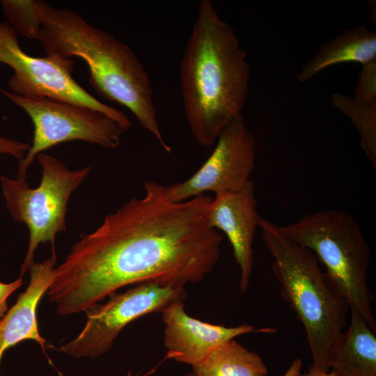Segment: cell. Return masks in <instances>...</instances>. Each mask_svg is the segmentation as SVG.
I'll return each instance as SVG.
<instances>
[{
    "mask_svg": "<svg viewBox=\"0 0 376 376\" xmlns=\"http://www.w3.org/2000/svg\"><path fill=\"white\" fill-rule=\"evenodd\" d=\"M144 189L82 235L55 267L47 295L58 314L86 312L126 285L185 286L212 271L224 240L210 224L213 198L174 202L167 186L152 180Z\"/></svg>",
    "mask_w": 376,
    "mask_h": 376,
    "instance_id": "1",
    "label": "cell"
},
{
    "mask_svg": "<svg viewBox=\"0 0 376 376\" xmlns=\"http://www.w3.org/2000/svg\"><path fill=\"white\" fill-rule=\"evenodd\" d=\"M250 67L234 29L210 0H201L180 67L185 113L198 143L213 144L242 113Z\"/></svg>",
    "mask_w": 376,
    "mask_h": 376,
    "instance_id": "2",
    "label": "cell"
},
{
    "mask_svg": "<svg viewBox=\"0 0 376 376\" xmlns=\"http://www.w3.org/2000/svg\"><path fill=\"white\" fill-rule=\"evenodd\" d=\"M38 40L46 54L84 60L91 86L106 99L128 109L149 132L159 125L148 74L132 49L88 24L79 13L38 1Z\"/></svg>",
    "mask_w": 376,
    "mask_h": 376,
    "instance_id": "3",
    "label": "cell"
},
{
    "mask_svg": "<svg viewBox=\"0 0 376 376\" xmlns=\"http://www.w3.org/2000/svg\"><path fill=\"white\" fill-rule=\"evenodd\" d=\"M258 228L272 257L281 295L304 327L313 363L329 371V350L343 332L350 304L311 251L265 217H260Z\"/></svg>",
    "mask_w": 376,
    "mask_h": 376,
    "instance_id": "4",
    "label": "cell"
},
{
    "mask_svg": "<svg viewBox=\"0 0 376 376\" xmlns=\"http://www.w3.org/2000/svg\"><path fill=\"white\" fill-rule=\"evenodd\" d=\"M279 228L287 238L315 256L350 306L375 330L368 285L370 249L352 215L340 210H321Z\"/></svg>",
    "mask_w": 376,
    "mask_h": 376,
    "instance_id": "5",
    "label": "cell"
},
{
    "mask_svg": "<svg viewBox=\"0 0 376 376\" xmlns=\"http://www.w3.org/2000/svg\"><path fill=\"white\" fill-rule=\"evenodd\" d=\"M36 159L41 167V180L37 187L31 188L26 179L0 177L10 214L29 229L28 249L20 269L22 277L33 262L34 253L40 243L49 242L52 257L56 258V235L67 230L68 201L91 171V166L70 170L61 160L43 152Z\"/></svg>",
    "mask_w": 376,
    "mask_h": 376,
    "instance_id": "6",
    "label": "cell"
},
{
    "mask_svg": "<svg viewBox=\"0 0 376 376\" xmlns=\"http://www.w3.org/2000/svg\"><path fill=\"white\" fill-rule=\"evenodd\" d=\"M0 63L12 68L9 91L25 97L49 98L90 107L118 122L125 131L132 127L126 114L102 103L72 77L75 61L56 54L35 57L24 52L17 33L6 22L0 21Z\"/></svg>",
    "mask_w": 376,
    "mask_h": 376,
    "instance_id": "7",
    "label": "cell"
},
{
    "mask_svg": "<svg viewBox=\"0 0 376 376\" xmlns=\"http://www.w3.org/2000/svg\"><path fill=\"white\" fill-rule=\"evenodd\" d=\"M0 93L21 107L33 125L32 143L19 161L17 178L26 179L27 169L36 156L52 146L80 140L116 148L125 132L115 120L88 107L45 97H25L1 88Z\"/></svg>",
    "mask_w": 376,
    "mask_h": 376,
    "instance_id": "8",
    "label": "cell"
},
{
    "mask_svg": "<svg viewBox=\"0 0 376 376\" xmlns=\"http://www.w3.org/2000/svg\"><path fill=\"white\" fill-rule=\"evenodd\" d=\"M86 311L87 320L78 336L60 350L75 357H97L110 350L121 330L146 314L162 312L171 303L185 300V286L142 283Z\"/></svg>",
    "mask_w": 376,
    "mask_h": 376,
    "instance_id": "9",
    "label": "cell"
},
{
    "mask_svg": "<svg viewBox=\"0 0 376 376\" xmlns=\"http://www.w3.org/2000/svg\"><path fill=\"white\" fill-rule=\"evenodd\" d=\"M217 141L210 157L191 177L167 186L171 201L182 202L207 191L215 195L237 191L251 180L256 141L242 113L221 131Z\"/></svg>",
    "mask_w": 376,
    "mask_h": 376,
    "instance_id": "10",
    "label": "cell"
},
{
    "mask_svg": "<svg viewBox=\"0 0 376 376\" xmlns=\"http://www.w3.org/2000/svg\"><path fill=\"white\" fill-rule=\"evenodd\" d=\"M161 313L166 357L191 366L203 361L219 345L239 336L252 332L274 334L276 331L246 324L227 327L207 323L189 316L183 300L171 303Z\"/></svg>",
    "mask_w": 376,
    "mask_h": 376,
    "instance_id": "11",
    "label": "cell"
},
{
    "mask_svg": "<svg viewBox=\"0 0 376 376\" xmlns=\"http://www.w3.org/2000/svg\"><path fill=\"white\" fill-rule=\"evenodd\" d=\"M253 182L234 192L215 195L209 211L210 225L225 233L239 267L240 289L248 290L253 270V243L260 216Z\"/></svg>",
    "mask_w": 376,
    "mask_h": 376,
    "instance_id": "12",
    "label": "cell"
},
{
    "mask_svg": "<svg viewBox=\"0 0 376 376\" xmlns=\"http://www.w3.org/2000/svg\"><path fill=\"white\" fill-rule=\"evenodd\" d=\"M56 258L29 267L30 281L16 303L8 310L0 327V359L6 350L24 340H33L45 349V340L38 331L36 311L54 274Z\"/></svg>",
    "mask_w": 376,
    "mask_h": 376,
    "instance_id": "13",
    "label": "cell"
},
{
    "mask_svg": "<svg viewBox=\"0 0 376 376\" xmlns=\"http://www.w3.org/2000/svg\"><path fill=\"white\" fill-rule=\"evenodd\" d=\"M350 323L328 353V366L337 376H376V335L366 320L350 307Z\"/></svg>",
    "mask_w": 376,
    "mask_h": 376,
    "instance_id": "14",
    "label": "cell"
},
{
    "mask_svg": "<svg viewBox=\"0 0 376 376\" xmlns=\"http://www.w3.org/2000/svg\"><path fill=\"white\" fill-rule=\"evenodd\" d=\"M375 60L376 33L359 25L322 43L303 66L297 79L301 82L306 81L323 69L340 63L358 62L363 65Z\"/></svg>",
    "mask_w": 376,
    "mask_h": 376,
    "instance_id": "15",
    "label": "cell"
},
{
    "mask_svg": "<svg viewBox=\"0 0 376 376\" xmlns=\"http://www.w3.org/2000/svg\"><path fill=\"white\" fill-rule=\"evenodd\" d=\"M192 367L194 376H267L268 369L260 355L231 339L216 347Z\"/></svg>",
    "mask_w": 376,
    "mask_h": 376,
    "instance_id": "16",
    "label": "cell"
},
{
    "mask_svg": "<svg viewBox=\"0 0 376 376\" xmlns=\"http://www.w3.org/2000/svg\"><path fill=\"white\" fill-rule=\"evenodd\" d=\"M334 106L348 117L360 135V144L376 169V107L365 105L340 93L331 95Z\"/></svg>",
    "mask_w": 376,
    "mask_h": 376,
    "instance_id": "17",
    "label": "cell"
},
{
    "mask_svg": "<svg viewBox=\"0 0 376 376\" xmlns=\"http://www.w3.org/2000/svg\"><path fill=\"white\" fill-rule=\"evenodd\" d=\"M0 3L6 22L17 34L38 40L41 27L38 0H1Z\"/></svg>",
    "mask_w": 376,
    "mask_h": 376,
    "instance_id": "18",
    "label": "cell"
},
{
    "mask_svg": "<svg viewBox=\"0 0 376 376\" xmlns=\"http://www.w3.org/2000/svg\"><path fill=\"white\" fill-rule=\"evenodd\" d=\"M362 65L352 98L360 104L376 107V60Z\"/></svg>",
    "mask_w": 376,
    "mask_h": 376,
    "instance_id": "19",
    "label": "cell"
},
{
    "mask_svg": "<svg viewBox=\"0 0 376 376\" xmlns=\"http://www.w3.org/2000/svg\"><path fill=\"white\" fill-rule=\"evenodd\" d=\"M30 148L26 142L6 138L0 134V155H8L18 161L22 159Z\"/></svg>",
    "mask_w": 376,
    "mask_h": 376,
    "instance_id": "20",
    "label": "cell"
},
{
    "mask_svg": "<svg viewBox=\"0 0 376 376\" xmlns=\"http://www.w3.org/2000/svg\"><path fill=\"white\" fill-rule=\"evenodd\" d=\"M22 284V277L19 276L10 283L0 281V327L8 311L7 299Z\"/></svg>",
    "mask_w": 376,
    "mask_h": 376,
    "instance_id": "21",
    "label": "cell"
},
{
    "mask_svg": "<svg viewBox=\"0 0 376 376\" xmlns=\"http://www.w3.org/2000/svg\"><path fill=\"white\" fill-rule=\"evenodd\" d=\"M299 376H337L335 373L330 371H325L318 367L315 363H312L310 366L308 371L303 374H300Z\"/></svg>",
    "mask_w": 376,
    "mask_h": 376,
    "instance_id": "22",
    "label": "cell"
},
{
    "mask_svg": "<svg viewBox=\"0 0 376 376\" xmlns=\"http://www.w3.org/2000/svg\"><path fill=\"white\" fill-rule=\"evenodd\" d=\"M302 360L295 359L283 376H299L301 373Z\"/></svg>",
    "mask_w": 376,
    "mask_h": 376,
    "instance_id": "23",
    "label": "cell"
},
{
    "mask_svg": "<svg viewBox=\"0 0 376 376\" xmlns=\"http://www.w3.org/2000/svg\"><path fill=\"white\" fill-rule=\"evenodd\" d=\"M185 376H194V375L192 374V373H189L186 374Z\"/></svg>",
    "mask_w": 376,
    "mask_h": 376,
    "instance_id": "24",
    "label": "cell"
}]
</instances>
